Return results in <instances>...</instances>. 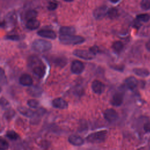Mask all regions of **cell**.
Masks as SVG:
<instances>
[{"instance_id":"6da1fadb","label":"cell","mask_w":150,"mask_h":150,"mask_svg":"<svg viewBox=\"0 0 150 150\" xmlns=\"http://www.w3.org/2000/svg\"><path fill=\"white\" fill-rule=\"evenodd\" d=\"M60 41L65 45H77L84 42L85 39L80 36L60 35Z\"/></svg>"},{"instance_id":"7a4b0ae2","label":"cell","mask_w":150,"mask_h":150,"mask_svg":"<svg viewBox=\"0 0 150 150\" xmlns=\"http://www.w3.org/2000/svg\"><path fill=\"white\" fill-rule=\"evenodd\" d=\"M33 49L38 52H45L52 47V43L47 40L36 39L32 43Z\"/></svg>"},{"instance_id":"3957f363","label":"cell","mask_w":150,"mask_h":150,"mask_svg":"<svg viewBox=\"0 0 150 150\" xmlns=\"http://www.w3.org/2000/svg\"><path fill=\"white\" fill-rule=\"evenodd\" d=\"M107 135L106 131H98L93 134H91L87 137L88 141L92 143H98L103 141Z\"/></svg>"},{"instance_id":"277c9868","label":"cell","mask_w":150,"mask_h":150,"mask_svg":"<svg viewBox=\"0 0 150 150\" xmlns=\"http://www.w3.org/2000/svg\"><path fill=\"white\" fill-rule=\"evenodd\" d=\"M74 55L85 60H91L94 57L95 54L91 53L90 50L76 49L73 52Z\"/></svg>"},{"instance_id":"5b68a950","label":"cell","mask_w":150,"mask_h":150,"mask_svg":"<svg viewBox=\"0 0 150 150\" xmlns=\"http://www.w3.org/2000/svg\"><path fill=\"white\" fill-rule=\"evenodd\" d=\"M84 69V66L83 63L78 60H74L71 64V70L73 73L80 74Z\"/></svg>"},{"instance_id":"8992f818","label":"cell","mask_w":150,"mask_h":150,"mask_svg":"<svg viewBox=\"0 0 150 150\" xmlns=\"http://www.w3.org/2000/svg\"><path fill=\"white\" fill-rule=\"evenodd\" d=\"M104 118L109 122H113L118 118L117 112L112 108L106 110L104 112Z\"/></svg>"},{"instance_id":"52a82bcc","label":"cell","mask_w":150,"mask_h":150,"mask_svg":"<svg viewBox=\"0 0 150 150\" xmlns=\"http://www.w3.org/2000/svg\"><path fill=\"white\" fill-rule=\"evenodd\" d=\"M93 91L97 94H101L105 89V85L99 80H94L91 84Z\"/></svg>"},{"instance_id":"ba28073f","label":"cell","mask_w":150,"mask_h":150,"mask_svg":"<svg viewBox=\"0 0 150 150\" xmlns=\"http://www.w3.org/2000/svg\"><path fill=\"white\" fill-rule=\"evenodd\" d=\"M107 8L106 6H102L96 8L93 12V15L97 19H100L104 18L107 14Z\"/></svg>"},{"instance_id":"9c48e42d","label":"cell","mask_w":150,"mask_h":150,"mask_svg":"<svg viewBox=\"0 0 150 150\" xmlns=\"http://www.w3.org/2000/svg\"><path fill=\"white\" fill-rule=\"evenodd\" d=\"M38 34L40 36L49 38V39H54L56 38V33L52 30H47V29L40 30L38 32Z\"/></svg>"},{"instance_id":"30bf717a","label":"cell","mask_w":150,"mask_h":150,"mask_svg":"<svg viewBox=\"0 0 150 150\" xmlns=\"http://www.w3.org/2000/svg\"><path fill=\"white\" fill-rule=\"evenodd\" d=\"M19 83L23 86H30L33 83V80L30 75L23 74L19 78Z\"/></svg>"},{"instance_id":"8fae6325","label":"cell","mask_w":150,"mask_h":150,"mask_svg":"<svg viewBox=\"0 0 150 150\" xmlns=\"http://www.w3.org/2000/svg\"><path fill=\"white\" fill-rule=\"evenodd\" d=\"M53 105L57 108H66L67 107V103L62 98H57L52 101Z\"/></svg>"},{"instance_id":"7c38bea8","label":"cell","mask_w":150,"mask_h":150,"mask_svg":"<svg viewBox=\"0 0 150 150\" xmlns=\"http://www.w3.org/2000/svg\"><path fill=\"white\" fill-rule=\"evenodd\" d=\"M123 101V95L121 93H115L111 99V103L114 106L120 105Z\"/></svg>"},{"instance_id":"4fadbf2b","label":"cell","mask_w":150,"mask_h":150,"mask_svg":"<svg viewBox=\"0 0 150 150\" xmlns=\"http://www.w3.org/2000/svg\"><path fill=\"white\" fill-rule=\"evenodd\" d=\"M69 141L73 145L76 146L81 145L84 143V141L81 137L79 135H71L69 138Z\"/></svg>"},{"instance_id":"5bb4252c","label":"cell","mask_w":150,"mask_h":150,"mask_svg":"<svg viewBox=\"0 0 150 150\" xmlns=\"http://www.w3.org/2000/svg\"><path fill=\"white\" fill-rule=\"evenodd\" d=\"M76 32V29L72 26H62L59 33L60 35H73Z\"/></svg>"},{"instance_id":"9a60e30c","label":"cell","mask_w":150,"mask_h":150,"mask_svg":"<svg viewBox=\"0 0 150 150\" xmlns=\"http://www.w3.org/2000/svg\"><path fill=\"white\" fill-rule=\"evenodd\" d=\"M26 26V28L30 30H35L39 27L40 22L36 18L31 19L27 21Z\"/></svg>"},{"instance_id":"2e32d148","label":"cell","mask_w":150,"mask_h":150,"mask_svg":"<svg viewBox=\"0 0 150 150\" xmlns=\"http://www.w3.org/2000/svg\"><path fill=\"white\" fill-rule=\"evenodd\" d=\"M125 84H126L127 87L131 90L134 89L137 87V83H138L137 79L134 77H132V76L127 78L125 79Z\"/></svg>"},{"instance_id":"e0dca14e","label":"cell","mask_w":150,"mask_h":150,"mask_svg":"<svg viewBox=\"0 0 150 150\" xmlns=\"http://www.w3.org/2000/svg\"><path fill=\"white\" fill-rule=\"evenodd\" d=\"M33 72L36 76H37L39 78H42L45 74V70L44 67H42L41 66H36L33 67Z\"/></svg>"},{"instance_id":"ac0fdd59","label":"cell","mask_w":150,"mask_h":150,"mask_svg":"<svg viewBox=\"0 0 150 150\" xmlns=\"http://www.w3.org/2000/svg\"><path fill=\"white\" fill-rule=\"evenodd\" d=\"M53 62L55 65L59 67H63L67 63L66 58L64 57H57L54 58L53 60Z\"/></svg>"},{"instance_id":"d6986e66","label":"cell","mask_w":150,"mask_h":150,"mask_svg":"<svg viewBox=\"0 0 150 150\" xmlns=\"http://www.w3.org/2000/svg\"><path fill=\"white\" fill-rule=\"evenodd\" d=\"M134 73L137 74V76H141V77H146L149 74V72L148 70L145 69H139V68H136L133 70Z\"/></svg>"},{"instance_id":"ffe728a7","label":"cell","mask_w":150,"mask_h":150,"mask_svg":"<svg viewBox=\"0 0 150 150\" xmlns=\"http://www.w3.org/2000/svg\"><path fill=\"white\" fill-rule=\"evenodd\" d=\"M112 47L115 51H116L117 52H120V51H121L122 50L124 45L121 42L115 41L112 43Z\"/></svg>"},{"instance_id":"44dd1931","label":"cell","mask_w":150,"mask_h":150,"mask_svg":"<svg viewBox=\"0 0 150 150\" xmlns=\"http://www.w3.org/2000/svg\"><path fill=\"white\" fill-rule=\"evenodd\" d=\"M107 15L111 19L115 18L118 16V11H117V9L114 8H110V9L108 10Z\"/></svg>"},{"instance_id":"7402d4cb","label":"cell","mask_w":150,"mask_h":150,"mask_svg":"<svg viewBox=\"0 0 150 150\" xmlns=\"http://www.w3.org/2000/svg\"><path fill=\"white\" fill-rule=\"evenodd\" d=\"M37 16V12L35 10H29L25 13V18L28 21L31 19L36 18Z\"/></svg>"},{"instance_id":"603a6c76","label":"cell","mask_w":150,"mask_h":150,"mask_svg":"<svg viewBox=\"0 0 150 150\" xmlns=\"http://www.w3.org/2000/svg\"><path fill=\"white\" fill-rule=\"evenodd\" d=\"M149 18H150L149 15L148 14H146V13L139 14V15H137V19L138 21L144 22H146L148 21Z\"/></svg>"},{"instance_id":"cb8c5ba5","label":"cell","mask_w":150,"mask_h":150,"mask_svg":"<svg viewBox=\"0 0 150 150\" xmlns=\"http://www.w3.org/2000/svg\"><path fill=\"white\" fill-rule=\"evenodd\" d=\"M6 137L12 140H16L18 138L19 135L13 131H9L6 133Z\"/></svg>"},{"instance_id":"d4e9b609","label":"cell","mask_w":150,"mask_h":150,"mask_svg":"<svg viewBox=\"0 0 150 150\" xmlns=\"http://www.w3.org/2000/svg\"><path fill=\"white\" fill-rule=\"evenodd\" d=\"M141 6L144 10L150 9V0H142L141 2Z\"/></svg>"},{"instance_id":"484cf974","label":"cell","mask_w":150,"mask_h":150,"mask_svg":"<svg viewBox=\"0 0 150 150\" xmlns=\"http://www.w3.org/2000/svg\"><path fill=\"white\" fill-rule=\"evenodd\" d=\"M9 144L8 142L4 138H1L0 139V149L1 150H6L8 149Z\"/></svg>"},{"instance_id":"4316f807","label":"cell","mask_w":150,"mask_h":150,"mask_svg":"<svg viewBox=\"0 0 150 150\" xmlns=\"http://www.w3.org/2000/svg\"><path fill=\"white\" fill-rule=\"evenodd\" d=\"M28 104L30 107L36 108L39 105V101L35 99H30L28 101Z\"/></svg>"},{"instance_id":"83f0119b","label":"cell","mask_w":150,"mask_h":150,"mask_svg":"<svg viewBox=\"0 0 150 150\" xmlns=\"http://www.w3.org/2000/svg\"><path fill=\"white\" fill-rule=\"evenodd\" d=\"M57 2H49V5H48V9L49 10H54L56 8H57Z\"/></svg>"},{"instance_id":"f1b7e54d","label":"cell","mask_w":150,"mask_h":150,"mask_svg":"<svg viewBox=\"0 0 150 150\" xmlns=\"http://www.w3.org/2000/svg\"><path fill=\"white\" fill-rule=\"evenodd\" d=\"M6 38L12 40H19L20 38L19 36L17 35H8L6 37Z\"/></svg>"},{"instance_id":"f546056e","label":"cell","mask_w":150,"mask_h":150,"mask_svg":"<svg viewBox=\"0 0 150 150\" xmlns=\"http://www.w3.org/2000/svg\"><path fill=\"white\" fill-rule=\"evenodd\" d=\"M89 50H90L91 53H93L94 54H96L97 53H98V47L97 46H94L90 47V49H89Z\"/></svg>"},{"instance_id":"4dcf8cb0","label":"cell","mask_w":150,"mask_h":150,"mask_svg":"<svg viewBox=\"0 0 150 150\" xmlns=\"http://www.w3.org/2000/svg\"><path fill=\"white\" fill-rule=\"evenodd\" d=\"M144 129L146 132H150V122H147L144 124Z\"/></svg>"},{"instance_id":"1f68e13d","label":"cell","mask_w":150,"mask_h":150,"mask_svg":"<svg viewBox=\"0 0 150 150\" xmlns=\"http://www.w3.org/2000/svg\"><path fill=\"white\" fill-rule=\"evenodd\" d=\"M146 47L147 49H148V50H150V41L146 43Z\"/></svg>"},{"instance_id":"d6a6232c","label":"cell","mask_w":150,"mask_h":150,"mask_svg":"<svg viewBox=\"0 0 150 150\" xmlns=\"http://www.w3.org/2000/svg\"><path fill=\"white\" fill-rule=\"evenodd\" d=\"M110 1L113 3H115V2H117L118 1H119L120 0H110Z\"/></svg>"},{"instance_id":"836d02e7","label":"cell","mask_w":150,"mask_h":150,"mask_svg":"<svg viewBox=\"0 0 150 150\" xmlns=\"http://www.w3.org/2000/svg\"><path fill=\"white\" fill-rule=\"evenodd\" d=\"M64 1H66V2H71V1H73V0H64Z\"/></svg>"}]
</instances>
